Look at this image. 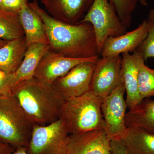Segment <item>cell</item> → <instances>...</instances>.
I'll return each mask as SVG.
<instances>
[{
  "instance_id": "8992f818",
  "label": "cell",
  "mask_w": 154,
  "mask_h": 154,
  "mask_svg": "<svg viewBox=\"0 0 154 154\" xmlns=\"http://www.w3.org/2000/svg\"><path fill=\"white\" fill-rule=\"evenodd\" d=\"M69 134L60 119L44 126L34 125L27 152L28 154H65Z\"/></svg>"
},
{
  "instance_id": "484cf974",
  "label": "cell",
  "mask_w": 154,
  "mask_h": 154,
  "mask_svg": "<svg viewBox=\"0 0 154 154\" xmlns=\"http://www.w3.org/2000/svg\"><path fill=\"white\" fill-rule=\"evenodd\" d=\"M111 154H131L121 139L110 140Z\"/></svg>"
},
{
  "instance_id": "e0dca14e",
  "label": "cell",
  "mask_w": 154,
  "mask_h": 154,
  "mask_svg": "<svg viewBox=\"0 0 154 154\" xmlns=\"http://www.w3.org/2000/svg\"><path fill=\"white\" fill-rule=\"evenodd\" d=\"M25 36L8 42L0 47V70L14 74L23 60L27 50Z\"/></svg>"
},
{
  "instance_id": "f1b7e54d",
  "label": "cell",
  "mask_w": 154,
  "mask_h": 154,
  "mask_svg": "<svg viewBox=\"0 0 154 154\" xmlns=\"http://www.w3.org/2000/svg\"><path fill=\"white\" fill-rule=\"evenodd\" d=\"M138 2L142 5L144 6L148 5V2L147 0H138Z\"/></svg>"
},
{
  "instance_id": "4dcf8cb0",
  "label": "cell",
  "mask_w": 154,
  "mask_h": 154,
  "mask_svg": "<svg viewBox=\"0 0 154 154\" xmlns=\"http://www.w3.org/2000/svg\"><path fill=\"white\" fill-rule=\"evenodd\" d=\"M2 0H0V5H1V4H2Z\"/></svg>"
},
{
  "instance_id": "f546056e",
  "label": "cell",
  "mask_w": 154,
  "mask_h": 154,
  "mask_svg": "<svg viewBox=\"0 0 154 154\" xmlns=\"http://www.w3.org/2000/svg\"><path fill=\"white\" fill-rule=\"evenodd\" d=\"M8 41H6V40H2L0 39V47H2L3 45H5L8 42Z\"/></svg>"
},
{
  "instance_id": "ffe728a7",
  "label": "cell",
  "mask_w": 154,
  "mask_h": 154,
  "mask_svg": "<svg viewBox=\"0 0 154 154\" xmlns=\"http://www.w3.org/2000/svg\"><path fill=\"white\" fill-rule=\"evenodd\" d=\"M24 36L19 13L0 8V39L10 41Z\"/></svg>"
},
{
  "instance_id": "4fadbf2b",
  "label": "cell",
  "mask_w": 154,
  "mask_h": 154,
  "mask_svg": "<svg viewBox=\"0 0 154 154\" xmlns=\"http://www.w3.org/2000/svg\"><path fill=\"white\" fill-rule=\"evenodd\" d=\"M121 74L126 93L127 107L130 109L142 100L139 92L138 77L141 66L145 62L138 53L122 54Z\"/></svg>"
},
{
  "instance_id": "277c9868",
  "label": "cell",
  "mask_w": 154,
  "mask_h": 154,
  "mask_svg": "<svg viewBox=\"0 0 154 154\" xmlns=\"http://www.w3.org/2000/svg\"><path fill=\"white\" fill-rule=\"evenodd\" d=\"M34 124L12 93L0 96V139L16 147L28 148Z\"/></svg>"
},
{
  "instance_id": "5b68a950",
  "label": "cell",
  "mask_w": 154,
  "mask_h": 154,
  "mask_svg": "<svg viewBox=\"0 0 154 154\" xmlns=\"http://www.w3.org/2000/svg\"><path fill=\"white\" fill-rule=\"evenodd\" d=\"M82 22H89L93 26L99 54L107 38L121 36L127 30L108 0H94L80 23Z\"/></svg>"
},
{
  "instance_id": "7402d4cb",
  "label": "cell",
  "mask_w": 154,
  "mask_h": 154,
  "mask_svg": "<svg viewBox=\"0 0 154 154\" xmlns=\"http://www.w3.org/2000/svg\"><path fill=\"white\" fill-rule=\"evenodd\" d=\"M139 92L143 99L154 96V69L145 62L141 66L138 77Z\"/></svg>"
},
{
  "instance_id": "83f0119b",
  "label": "cell",
  "mask_w": 154,
  "mask_h": 154,
  "mask_svg": "<svg viewBox=\"0 0 154 154\" xmlns=\"http://www.w3.org/2000/svg\"><path fill=\"white\" fill-rule=\"evenodd\" d=\"M27 148L21 147L17 149V150L13 154H28L27 152Z\"/></svg>"
},
{
  "instance_id": "5bb4252c",
  "label": "cell",
  "mask_w": 154,
  "mask_h": 154,
  "mask_svg": "<svg viewBox=\"0 0 154 154\" xmlns=\"http://www.w3.org/2000/svg\"><path fill=\"white\" fill-rule=\"evenodd\" d=\"M147 28L146 19L135 30L117 37H108L105 40L100 57L120 55L125 53L134 52L146 38Z\"/></svg>"
},
{
  "instance_id": "7c38bea8",
  "label": "cell",
  "mask_w": 154,
  "mask_h": 154,
  "mask_svg": "<svg viewBox=\"0 0 154 154\" xmlns=\"http://www.w3.org/2000/svg\"><path fill=\"white\" fill-rule=\"evenodd\" d=\"M94 0H40L45 11L58 21L79 24L93 5Z\"/></svg>"
},
{
  "instance_id": "6da1fadb",
  "label": "cell",
  "mask_w": 154,
  "mask_h": 154,
  "mask_svg": "<svg viewBox=\"0 0 154 154\" xmlns=\"http://www.w3.org/2000/svg\"><path fill=\"white\" fill-rule=\"evenodd\" d=\"M28 5L43 22L50 50L72 58L100 57L94 28L91 23L67 24L51 17L36 2L28 3Z\"/></svg>"
},
{
  "instance_id": "8fae6325",
  "label": "cell",
  "mask_w": 154,
  "mask_h": 154,
  "mask_svg": "<svg viewBox=\"0 0 154 154\" xmlns=\"http://www.w3.org/2000/svg\"><path fill=\"white\" fill-rule=\"evenodd\" d=\"M65 154H111L110 140L104 130L69 134Z\"/></svg>"
},
{
  "instance_id": "d6986e66",
  "label": "cell",
  "mask_w": 154,
  "mask_h": 154,
  "mask_svg": "<svg viewBox=\"0 0 154 154\" xmlns=\"http://www.w3.org/2000/svg\"><path fill=\"white\" fill-rule=\"evenodd\" d=\"M122 141L131 154H154V135L127 128Z\"/></svg>"
},
{
  "instance_id": "30bf717a",
  "label": "cell",
  "mask_w": 154,
  "mask_h": 154,
  "mask_svg": "<svg viewBox=\"0 0 154 154\" xmlns=\"http://www.w3.org/2000/svg\"><path fill=\"white\" fill-rule=\"evenodd\" d=\"M99 57L72 58L49 49L42 58L33 77L42 82L51 85L54 81L66 75L76 66L87 62H97Z\"/></svg>"
},
{
  "instance_id": "44dd1931",
  "label": "cell",
  "mask_w": 154,
  "mask_h": 154,
  "mask_svg": "<svg viewBox=\"0 0 154 154\" xmlns=\"http://www.w3.org/2000/svg\"><path fill=\"white\" fill-rule=\"evenodd\" d=\"M147 28V34L135 51L143 58L145 62L148 59L154 58V9L149 11L146 19Z\"/></svg>"
},
{
  "instance_id": "d4e9b609",
  "label": "cell",
  "mask_w": 154,
  "mask_h": 154,
  "mask_svg": "<svg viewBox=\"0 0 154 154\" xmlns=\"http://www.w3.org/2000/svg\"><path fill=\"white\" fill-rule=\"evenodd\" d=\"M28 3V0H2L0 8L6 11L19 13Z\"/></svg>"
},
{
  "instance_id": "9a60e30c",
  "label": "cell",
  "mask_w": 154,
  "mask_h": 154,
  "mask_svg": "<svg viewBox=\"0 0 154 154\" xmlns=\"http://www.w3.org/2000/svg\"><path fill=\"white\" fill-rule=\"evenodd\" d=\"M127 127L136 128L154 135V100L143 99L129 109L125 116Z\"/></svg>"
},
{
  "instance_id": "ac0fdd59",
  "label": "cell",
  "mask_w": 154,
  "mask_h": 154,
  "mask_svg": "<svg viewBox=\"0 0 154 154\" xmlns=\"http://www.w3.org/2000/svg\"><path fill=\"white\" fill-rule=\"evenodd\" d=\"M49 49V45L42 43H33L27 47L22 63L15 73V85L34 77L42 58Z\"/></svg>"
},
{
  "instance_id": "cb8c5ba5",
  "label": "cell",
  "mask_w": 154,
  "mask_h": 154,
  "mask_svg": "<svg viewBox=\"0 0 154 154\" xmlns=\"http://www.w3.org/2000/svg\"><path fill=\"white\" fill-rule=\"evenodd\" d=\"M15 73H7L0 70V96L11 93L15 85Z\"/></svg>"
},
{
  "instance_id": "603a6c76",
  "label": "cell",
  "mask_w": 154,
  "mask_h": 154,
  "mask_svg": "<svg viewBox=\"0 0 154 154\" xmlns=\"http://www.w3.org/2000/svg\"><path fill=\"white\" fill-rule=\"evenodd\" d=\"M115 9L122 25L126 28L130 27L132 14L136 8L138 0H108Z\"/></svg>"
},
{
  "instance_id": "52a82bcc",
  "label": "cell",
  "mask_w": 154,
  "mask_h": 154,
  "mask_svg": "<svg viewBox=\"0 0 154 154\" xmlns=\"http://www.w3.org/2000/svg\"><path fill=\"white\" fill-rule=\"evenodd\" d=\"M125 93L122 82L102 100L101 110L105 122V131L110 140L120 139L127 129L125 124L127 105L124 99Z\"/></svg>"
},
{
  "instance_id": "3957f363",
  "label": "cell",
  "mask_w": 154,
  "mask_h": 154,
  "mask_svg": "<svg viewBox=\"0 0 154 154\" xmlns=\"http://www.w3.org/2000/svg\"><path fill=\"white\" fill-rule=\"evenodd\" d=\"M102 100L89 91L63 101L60 119L64 122L69 134L105 130V122L101 110Z\"/></svg>"
},
{
  "instance_id": "7a4b0ae2",
  "label": "cell",
  "mask_w": 154,
  "mask_h": 154,
  "mask_svg": "<svg viewBox=\"0 0 154 154\" xmlns=\"http://www.w3.org/2000/svg\"><path fill=\"white\" fill-rule=\"evenodd\" d=\"M11 93L34 125L44 126L59 119L64 100L50 85L33 77L17 83Z\"/></svg>"
},
{
  "instance_id": "2e32d148",
  "label": "cell",
  "mask_w": 154,
  "mask_h": 154,
  "mask_svg": "<svg viewBox=\"0 0 154 154\" xmlns=\"http://www.w3.org/2000/svg\"><path fill=\"white\" fill-rule=\"evenodd\" d=\"M19 14L27 47L33 43L48 44L43 22L38 14L29 7L28 3L19 11Z\"/></svg>"
},
{
  "instance_id": "9c48e42d",
  "label": "cell",
  "mask_w": 154,
  "mask_h": 154,
  "mask_svg": "<svg viewBox=\"0 0 154 154\" xmlns=\"http://www.w3.org/2000/svg\"><path fill=\"white\" fill-rule=\"evenodd\" d=\"M96 62H87L76 66L51 85L63 99L81 96L90 91L92 76Z\"/></svg>"
},
{
  "instance_id": "4316f807",
  "label": "cell",
  "mask_w": 154,
  "mask_h": 154,
  "mask_svg": "<svg viewBox=\"0 0 154 154\" xmlns=\"http://www.w3.org/2000/svg\"><path fill=\"white\" fill-rule=\"evenodd\" d=\"M12 149L9 145L0 143V154H10Z\"/></svg>"
},
{
  "instance_id": "ba28073f",
  "label": "cell",
  "mask_w": 154,
  "mask_h": 154,
  "mask_svg": "<svg viewBox=\"0 0 154 154\" xmlns=\"http://www.w3.org/2000/svg\"><path fill=\"white\" fill-rule=\"evenodd\" d=\"M122 56L99 57L94 69L90 91L96 96L105 98L123 82L121 69Z\"/></svg>"
}]
</instances>
